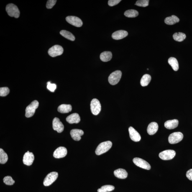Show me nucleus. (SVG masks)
<instances>
[{"label": "nucleus", "mask_w": 192, "mask_h": 192, "mask_svg": "<svg viewBox=\"0 0 192 192\" xmlns=\"http://www.w3.org/2000/svg\"><path fill=\"white\" fill-rule=\"evenodd\" d=\"M47 88L51 91L54 92L56 89L57 86L55 84H51L50 82L47 83Z\"/></svg>", "instance_id": "f704fd0d"}, {"label": "nucleus", "mask_w": 192, "mask_h": 192, "mask_svg": "<svg viewBox=\"0 0 192 192\" xmlns=\"http://www.w3.org/2000/svg\"><path fill=\"white\" fill-rule=\"evenodd\" d=\"M3 181L6 184L8 185H13L15 183L14 180L13 179L12 177L9 176L5 177L3 179Z\"/></svg>", "instance_id": "473e14b6"}, {"label": "nucleus", "mask_w": 192, "mask_h": 192, "mask_svg": "<svg viewBox=\"0 0 192 192\" xmlns=\"http://www.w3.org/2000/svg\"><path fill=\"white\" fill-rule=\"evenodd\" d=\"M84 134L83 131L81 129H74L70 131V134L72 138L76 141H79L81 139V136Z\"/></svg>", "instance_id": "dca6fc26"}, {"label": "nucleus", "mask_w": 192, "mask_h": 192, "mask_svg": "<svg viewBox=\"0 0 192 192\" xmlns=\"http://www.w3.org/2000/svg\"><path fill=\"white\" fill-rule=\"evenodd\" d=\"M148 0H139L136 1L135 5L141 7H146L148 6Z\"/></svg>", "instance_id": "2f4dec72"}, {"label": "nucleus", "mask_w": 192, "mask_h": 192, "mask_svg": "<svg viewBox=\"0 0 192 192\" xmlns=\"http://www.w3.org/2000/svg\"><path fill=\"white\" fill-rule=\"evenodd\" d=\"M91 109L92 113L95 115L99 114L101 110V105L99 100L94 99L91 103Z\"/></svg>", "instance_id": "0eeeda50"}, {"label": "nucleus", "mask_w": 192, "mask_h": 192, "mask_svg": "<svg viewBox=\"0 0 192 192\" xmlns=\"http://www.w3.org/2000/svg\"><path fill=\"white\" fill-rule=\"evenodd\" d=\"M186 35L182 32H176L173 35L174 40L178 42L183 41L186 38Z\"/></svg>", "instance_id": "cd10ccee"}, {"label": "nucleus", "mask_w": 192, "mask_h": 192, "mask_svg": "<svg viewBox=\"0 0 192 192\" xmlns=\"http://www.w3.org/2000/svg\"><path fill=\"white\" fill-rule=\"evenodd\" d=\"M67 154V149L65 147H60L55 151L53 156L56 158H60L65 157Z\"/></svg>", "instance_id": "ddd939ff"}, {"label": "nucleus", "mask_w": 192, "mask_h": 192, "mask_svg": "<svg viewBox=\"0 0 192 192\" xmlns=\"http://www.w3.org/2000/svg\"><path fill=\"white\" fill-rule=\"evenodd\" d=\"M176 155V152L173 150H167L160 152L159 154V157L163 160H172Z\"/></svg>", "instance_id": "1a4fd4ad"}, {"label": "nucleus", "mask_w": 192, "mask_h": 192, "mask_svg": "<svg viewBox=\"0 0 192 192\" xmlns=\"http://www.w3.org/2000/svg\"><path fill=\"white\" fill-rule=\"evenodd\" d=\"M57 1L56 0H49L46 4V8L47 9H51L55 5Z\"/></svg>", "instance_id": "c9c22d12"}, {"label": "nucleus", "mask_w": 192, "mask_h": 192, "mask_svg": "<svg viewBox=\"0 0 192 192\" xmlns=\"http://www.w3.org/2000/svg\"><path fill=\"white\" fill-rule=\"evenodd\" d=\"M129 131L130 138L134 142H137L140 141L141 137L140 134L136 129L132 127L129 128Z\"/></svg>", "instance_id": "2eb2a0df"}, {"label": "nucleus", "mask_w": 192, "mask_h": 192, "mask_svg": "<svg viewBox=\"0 0 192 192\" xmlns=\"http://www.w3.org/2000/svg\"><path fill=\"white\" fill-rule=\"evenodd\" d=\"M115 189V187L113 185H105L102 186L98 190V192H108L113 191Z\"/></svg>", "instance_id": "7c9ffc66"}, {"label": "nucleus", "mask_w": 192, "mask_h": 192, "mask_svg": "<svg viewBox=\"0 0 192 192\" xmlns=\"http://www.w3.org/2000/svg\"><path fill=\"white\" fill-rule=\"evenodd\" d=\"M80 116L77 113L72 114L66 118L67 122L70 124H78L80 122Z\"/></svg>", "instance_id": "a211bd4d"}, {"label": "nucleus", "mask_w": 192, "mask_h": 192, "mask_svg": "<svg viewBox=\"0 0 192 192\" xmlns=\"http://www.w3.org/2000/svg\"><path fill=\"white\" fill-rule=\"evenodd\" d=\"M158 129V125L155 122H152L149 124L147 127V131L149 135H152L157 132Z\"/></svg>", "instance_id": "6ab92c4d"}, {"label": "nucleus", "mask_w": 192, "mask_h": 192, "mask_svg": "<svg viewBox=\"0 0 192 192\" xmlns=\"http://www.w3.org/2000/svg\"><path fill=\"white\" fill-rule=\"evenodd\" d=\"M112 58V54L111 52L105 51L102 52L100 55V58L102 61L107 62L110 61Z\"/></svg>", "instance_id": "b1692460"}, {"label": "nucleus", "mask_w": 192, "mask_h": 192, "mask_svg": "<svg viewBox=\"0 0 192 192\" xmlns=\"http://www.w3.org/2000/svg\"><path fill=\"white\" fill-rule=\"evenodd\" d=\"M52 126L54 130L57 131L59 133L63 132L64 130L63 124L58 118H54L52 122Z\"/></svg>", "instance_id": "f8f14e48"}, {"label": "nucleus", "mask_w": 192, "mask_h": 192, "mask_svg": "<svg viewBox=\"0 0 192 192\" xmlns=\"http://www.w3.org/2000/svg\"><path fill=\"white\" fill-rule=\"evenodd\" d=\"M66 20L67 22L72 25L77 27H81L83 25L82 21L76 16H70L66 18Z\"/></svg>", "instance_id": "9b49d317"}, {"label": "nucleus", "mask_w": 192, "mask_h": 192, "mask_svg": "<svg viewBox=\"0 0 192 192\" xmlns=\"http://www.w3.org/2000/svg\"><path fill=\"white\" fill-rule=\"evenodd\" d=\"M121 76L122 72L120 70H116L110 75L108 78V81L110 84L112 85H116L119 82Z\"/></svg>", "instance_id": "20e7f679"}, {"label": "nucleus", "mask_w": 192, "mask_h": 192, "mask_svg": "<svg viewBox=\"0 0 192 192\" xmlns=\"http://www.w3.org/2000/svg\"><path fill=\"white\" fill-rule=\"evenodd\" d=\"M128 35L127 31L120 30L116 31L112 34V37L114 40H119L124 39Z\"/></svg>", "instance_id": "f3484780"}, {"label": "nucleus", "mask_w": 192, "mask_h": 192, "mask_svg": "<svg viewBox=\"0 0 192 192\" xmlns=\"http://www.w3.org/2000/svg\"><path fill=\"white\" fill-rule=\"evenodd\" d=\"M180 20L177 16L173 15L166 18L165 20V22L166 24L168 25H173L179 22Z\"/></svg>", "instance_id": "4be33fe9"}, {"label": "nucleus", "mask_w": 192, "mask_h": 192, "mask_svg": "<svg viewBox=\"0 0 192 192\" xmlns=\"http://www.w3.org/2000/svg\"><path fill=\"white\" fill-rule=\"evenodd\" d=\"M9 88L6 87L0 88V96H6L9 94Z\"/></svg>", "instance_id": "72a5a7b5"}, {"label": "nucleus", "mask_w": 192, "mask_h": 192, "mask_svg": "<svg viewBox=\"0 0 192 192\" xmlns=\"http://www.w3.org/2000/svg\"><path fill=\"white\" fill-rule=\"evenodd\" d=\"M63 52V49L61 46L55 45L49 49L48 53L50 56L55 57L61 55Z\"/></svg>", "instance_id": "6e6552de"}, {"label": "nucleus", "mask_w": 192, "mask_h": 192, "mask_svg": "<svg viewBox=\"0 0 192 192\" xmlns=\"http://www.w3.org/2000/svg\"><path fill=\"white\" fill-rule=\"evenodd\" d=\"M34 160V155L32 152H26L23 158V162L27 166L32 165Z\"/></svg>", "instance_id": "4468645a"}, {"label": "nucleus", "mask_w": 192, "mask_h": 192, "mask_svg": "<svg viewBox=\"0 0 192 192\" xmlns=\"http://www.w3.org/2000/svg\"><path fill=\"white\" fill-rule=\"evenodd\" d=\"M72 107L71 105L62 104L58 106V111L61 113H67L72 111Z\"/></svg>", "instance_id": "5701e85b"}, {"label": "nucleus", "mask_w": 192, "mask_h": 192, "mask_svg": "<svg viewBox=\"0 0 192 192\" xmlns=\"http://www.w3.org/2000/svg\"><path fill=\"white\" fill-rule=\"evenodd\" d=\"M183 134L180 132H175L171 134L168 138V141L170 144L178 143L182 140Z\"/></svg>", "instance_id": "423d86ee"}, {"label": "nucleus", "mask_w": 192, "mask_h": 192, "mask_svg": "<svg viewBox=\"0 0 192 192\" xmlns=\"http://www.w3.org/2000/svg\"><path fill=\"white\" fill-rule=\"evenodd\" d=\"M39 103L37 101L32 102L28 106L25 110V116L29 118L32 117L35 114L36 110L38 107Z\"/></svg>", "instance_id": "7ed1b4c3"}, {"label": "nucleus", "mask_w": 192, "mask_h": 192, "mask_svg": "<svg viewBox=\"0 0 192 192\" xmlns=\"http://www.w3.org/2000/svg\"><path fill=\"white\" fill-rule=\"evenodd\" d=\"M8 160V156L7 154L2 149H0V163L5 164Z\"/></svg>", "instance_id": "c85d7f7f"}, {"label": "nucleus", "mask_w": 192, "mask_h": 192, "mask_svg": "<svg viewBox=\"0 0 192 192\" xmlns=\"http://www.w3.org/2000/svg\"><path fill=\"white\" fill-rule=\"evenodd\" d=\"M178 124L179 121L178 120L174 119L166 121L165 123V126L167 129H172L178 127Z\"/></svg>", "instance_id": "aec40b11"}, {"label": "nucleus", "mask_w": 192, "mask_h": 192, "mask_svg": "<svg viewBox=\"0 0 192 192\" xmlns=\"http://www.w3.org/2000/svg\"><path fill=\"white\" fill-rule=\"evenodd\" d=\"M151 79V75L148 74H146L143 75L141 79L140 83L142 87H146L148 85Z\"/></svg>", "instance_id": "a878e982"}, {"label": "nucleus", "mask_w": 192, "mask_h": 192, "mask_svg": "<svg viewBox=\"0 0 192 192\" xmlns=\"http://www.w3.org/2000/svg\"><path fill=\"white\" fill-rule=\"evenodd\" d=\"M58 177V173L56 172H53L49 173L46 176L44 181V186H50L56 180Z\"/></svg>", "instance_id": "39448f33"}, {"label": "nucleus", "mask_w": 192, "mask_h": 192, "mask_svg": "<svg viewBox=\"0 0 192 192\" xmlns=\"http://www.w3.org/2000/svg\"><path fill=\"white\" fill-rule=\"evenodd\" d=\"M60 35L65 37V38L70 41H74L75 40V36L71 32L65 30H62L60 32Z\"/></svg>", "instance_id": "bb28decb"}, {"label": "nucleus", "mask_w": 192, "mask_h": 192, "mask_svg": "<svg viewBox=\"0 0 192 192\" xmlns=\"http://www.w3.org/2000/svg\"><path fill=\"white\" fill-rule=\"evenodd\" d=\"M6 11L9 15L11 17H14L16 18L19 17L20 12L18 8L14 4H8L6 6Z\"/></svg>", "instance_id": "f03ea898"}, {"label": "nucleus", "mask_w": 192, "mask_h": 192, "mask_svg": "<svg viewBox=\"0 0 192 192\" xmlns=\"http://www.w3.org/2000/svg\"><path fill=\"white\" fill-rule=\"evenodd\" d=\"M121 0H109L108 4L110 6H113L117 5L120 2Z\"/></svg>", "instance_id": "e433bc0d"}, {"label": "nucleus", "mask_w": 192, "mask_h": 192, "mask_svg": "<svg viewBox=\"0 0 192 192\" xmlns=\"http://www.w3.org/2000/svg\"><path fill=\"white\" fill-rule=\"evenodd\" d=\"M124 15L128 18H135L139 15V12L135 10H129L124 13Z\"/></svg>", "instance_id": "c756f323"}, {"label": "nucleus", "mask_w": 192, "mask_h": 192, "mask_svg": "<svg viewBox=\"0 0 192 192\" xmlns=\"http://www.w3.org/2000/svg\"><path fill=\"white\" fill-rule=\"evenodd\" d=\"M114 174L117 178L121 179H126L128 176L127 172L123 169H119L115 170Z\"/></svg>", "instance_id": "412c9836"}, {"label": "nucleus", "mask_w": 192, "mask_h": 192, "mask_svg": "<svg viewBox=\"0 0 192 192\" xmlns=\"http://www.w3.org/2000/svg\"><path fill=\"white\" fill-rule=\"evenodd\" d=\"M112 143L110 141L103 142L98 146L96 150V155H100L108 152L111 148Z\"/></svg>", "instance_id": "f257e3e1"}, {"label": "nucleus", "mask_w": 192, "mask_h": 192, "mask_svg": "<svg viewBox=\"0 0 192 192\" xmlns=\"http://www.w3.org/2000/svg\"><path fill=\"white\" fill-rule=\"evenodd\" d=\"M168 62L174 71H177L179 70V63L176 58L174 57H170L169 59Z\"/></svg>", "instance_id": "393cba45"}, {"label": "nucleus", "mask_w": 192, "mask_h": 192, "mask_svg": "<svg viewBox=\"0 0 192 192\" xmlns=\"http://www.w3.org/2000/svg\"><path fill=\"white\" fill-rule=\"evenodd\" d=\"M186 176L188 179L192 181V169H190L187 172Z\"/></svg>", "instance_id": "4c0bfd02"}, {"label": "nucleus", "mask_w": 192, "mask_h": 192, "mask_svg": "<svg viewBox=\"0 0 192 192\" xmlns=\"http://www.w3.org/2000/svg\"><path fill=\"white\" fill-rule=\"evenodd\" d=\"M134 163L137 166L141 168L149 170L151 169V166L145 160L139 158H135L133 160Z\"/></svg>", "instance_id": "9d476101"}]
</instances>
